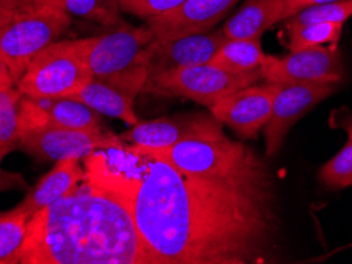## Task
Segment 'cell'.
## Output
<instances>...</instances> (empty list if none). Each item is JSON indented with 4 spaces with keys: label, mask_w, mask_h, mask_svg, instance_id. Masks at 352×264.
Here are the masks:
<instances>
[{
    "label": "cell",
    "mask_w": 352,
    "mask_h": 264,
    "mask_svg": "<svg viewBox=\"0 0 352 264\" xmlns=\"http://www.w3.org/2000/svg\"><path fill=\"white\" fill-rule=\"evenodd\" d=\"M126 201L149 264L276 263V182L254 152L224 174H183L131 144L85 158Z\"/></svg>",
    "instance_id": "obj_1"
},
{
    "label": "cell",
    "mask_w": 352,
    "mask_h": 264,
    "mask_svg": "<svg viewBox=\"0 0 352 264\" xmlns=\"http://www.w3.org/2000/svg\"><path fill=\"white\" fill-rule=\"evenodd\" d=\"M23 264H149L129 206L94 176L29 221Z\"/></svg>",
    "instance_id": "obj_2"
},
{
    "label": "cell",
    "mask_w": 352,
    "mask_h": 264,
    "mask_svg": "<svg viewBox=\"0 0 352 264\" xmlns=\"http://www.w3.org/2000/svg\"><path fill=\"white\" fill-rule=\"evenodd\" d=\"M72 19L64 10L35 0H24L0 18V56L14 84L40 51L62 40Z\"/></svg>",
    "instance_id": "obj_3"
},
{
    "label": "cell",
    "mask_w": 352,
    "mask_h": 264,
    "mask_svg": "<svg viewBox=\"0 0 352 264\" xmlns=\"http://www.w3.org/2000/svg\"><path fill=\"white\" fill-rule=\"evenodd\" d=\"M89 37L58 40L35 56L16 87L24 97H67L91 77L87 69Z\"/></svg>",
    "instance_id": "obj_4"
},
{
    "label": "cell",
    "mask_w": 352,
    "mask_h": 264,
    "mask_svg": "<svg viewBox=\"0 0 352 264\" xmlns=\"http://www.w3.org/2000/svg\"><path fill=\"white\" fill-rule=\"evenodd\" d=\"M153 157L172 165L183 174H224L241 167L256 151L241 141H234L226 133L190 138L164 149L140 147Z\"/></svg>",
    "instance_id": "obj_5"
},
{
    "label": "cell",
    "mask_w": 352,
    "mask_h": 264,
    "mask_svg": "<svg viewBox=\"0 0 352 264\" xmlns=\"http://www.w3.org/2000/svg\"><path fill=\"white\" fill-rule=\"evenodd\" d=\"M257 82L254 77L229 73L208 62L148 77L143 94L186 98L210 110L221 98Z\"/></svg>",
    "instance_id": "obj_6"
},
{
    "label": "cell",
    "mask_w": 352,
    "mask_h": 264,
    "mask_svg": "<svg viewBox=\"0 0 352 264\" xmlns=\"http://www.w3.org/2000/svg\"><path fill=\"white\" fill-rule=\"evenodd\" d=\"M119 134L103 130H75L53 125L34 127L19 134L18 147L41 162H59L65 158L82 160L102 149L121 147Z\"/></svg>",
    "instance_id": "obj_7"
},
{
    "label": "cell",
    "mask_w": 352,
    "mask_h": 264,
    "mask_svg": "<svg viewBox=\"0 0 352 264\" xmlns=\"http://www.w3.org/2000/svg\"><path fill=\"white\" fill-rule=\"evenodd\" d=\"M154 35L146 24L132 25L124 21L100 35L89 37L87 69L91 77H107L146 62V49Z\"/></svg>",
    "instance_id": "obj_8"
},
{
    "label": "cell",
    "mask_w": 352,
    "mask_h": 264,
    "mask_svg": "<svg viewBox=\"0 0 352 264\" xmlns=\"http://www.w3.org/2000/svg\"><path fill=\"white\" fill-rule=\"evenodd\" d=\"M146 80L148 69L138 64L113 76L89 77L67 97L85 103L100 116L115 117L129 125H135L140 117L133 110V103L143 92Z\"/></svg>",
    "instance_id": "obj_9"
},
{
    "label": "cell",
    "mask_w": 352,
    "mask_h": 264,
    "mask_svg": "<svg viewBox=\"0 0 352 264\" xmlns=\"http://www.w3.org/2000/svg\"><path fill=\"white\" fill-rule=\"evenodd\" d=\"M343 60L338 46H319L291 51L287 56H268L262 81L278 84H335L343 81Z\"/></svg>",
    "instance_id": "obj_10"
},
{
    "label": "cell",
    "mask_w": 352,
    "mask_h": 264,
    "mask_svg": "<svg viewBox=\"0 0 352 264\" xmlns=\"http://www.w3.org/2000/svg\"><path fill=\"white\" fill-rule=\"evenodd\" d=\"M251 84L221 98L210 112L243 139H256L270 121L274 97L283 84L267 82Z\"/></svg>",
    "instance_id": "obj_11"
},
{
    "label": "cell",
    "mask_w": 352,
    "mask_h": 264,
    "mask_svg": "<svg viewBox=\"0 0 352 264\" xmlns=\"http://www.w3.org/2000/svg\"><path fill=\"white\" fill-rule=\"evenodd\" d=\"M219 133H224L222 123L213 114L195 111L173 114L153 121H140L119 134V138L131 146L164 149L190 138L213 136Z\"/></svg>",
    "instance_id": "obj_12"
},
{
    "label": "cell",
    "mask_w": 352,
    "mask_h": 264,
    "mask_svg": "<svg viewBox=\"0 0 352 264\" xmlns=\"http://www.w3.org/2000/svg\"><path fill=\"white\" fill-rule=\"evenodd\" d=\"M335 91V84H283L274 97L270 121L263 128L267 158L281 152L295 123L316 105L327 100Z\"/></svg>",
    "instance_id": "obj_13"
},
{
    "label": "cell",
    "mask_w": 352,
    "mask_h": 264,
    "mask_svg": "<svg viewBox=\"0 0 352 264\" xmlns=\"http://www.w3.org/2000/svg\"><path fill=\"white\" fill-rule=\"evenodd\" d=\"M226 41L221 29L181 35L170 40H156L146 49L148 77L167 71L208 64Z\"/></svg>",
    "instance_id": "obj_14"
},
{
    "label": "cell",
    "mask_w": 352,
    "mask_h": 264,
    "mask_svg": "<svg viewBox=\"0 0 352 264\" xmlns=\"http://www.w3.org/2000/svg\"><path fill=\"white\" fill-rule=\"evenodd\" d=\"M53 125L75 130H103L100 114L85 103L69 97L30 98L21 100L19 134L34 127Z\"/></svg>",
    "instance_id": "obj_15"
},
{
    "label": "cell",
    "mask_w": 352,
    "mask_h": 264,
    "mask_svg": "<svg viewBox=\"0 0 352 264\" xmlns=\"http://www.w3.org/2000/svg\"><path fill=\"white\" fill-rule=\"evenodd\" d=\"M240 0H186L178 8L146 21L156 40L213 30L227 18Z\"/></svg>",
    "instance_id": "obj_16"
},
{
    "label": "cell",
    "mask_w": 352,
    "mask_h": 264,
    "mask_svg": "<svg viewBox=\"0 0 352 264\" xmlns=\"http://www.w3.org/2000/svg\"><path fill=\"white\" fill-rule=\"evenodd\" d=\"M85 178L86 171L80 165L78 158L59 160L18 206L32 219L41 209L48 208L56 201L72 193L75 189H78Z\"/></svg>",
    "instance_id": "obj_17"
},
{
    "label": "cell",
    "mask_w": 352,
    "mask_h": 264,
    "mask_svg": "<svg viewBox=\"0 0 352 264\" xmlns=\"http://www.w3.org/2000/svg\"><path fill=\"white\" fill-rule=\"evenodd\" d=\"M279 21H284V0H246L221 30L226 38L262 37Z\"/></svg>",
    "instance_id": "obj_18"
},
{
    "label": "cell",
    "mask_w": 352,
    "mask_h": 264,
    "mask_svg": "<svg viewBox=\"0 0 352 264\" xmlns=\"http://www.w3.org/2000/svg\"><path fill=\"white\" fill-rule=\"evenodd\" d=\"M268 54L262 49V37L252 38H226L217 53L210 60L229 73L250 76L262 81V69Z\"/></svg>",
    "instance_id": "obj_19"
},
{
    "label": "cell",
    "mask_w": 352,
    "mask_h": 264,
    "mask_svg": "<svg viewBox=\"0 0 352 264\" xmlns=\"http://www.w3.org/2000/svg\"><path fill=\"white\" fill-rule=\"evenodd\" d=\"M29 221V214H25L19 206L0 212V264L21 261Z\"/></svg>",
    "instance_id": "obj_20"
},
{
    "label": "cell",
    "mask_w": 352,
    "mask_h": 264,
    "mask_svg": "<svg viewBox=\"0 0 352 264\" xmlns=\"http://www.w3.org/2000/svg\"><path fill=\"white\" fill-rule=\"evenodd\" d=\"M287 48L291 51L311 49L319 46H338L343 24L333 23H286Z\"/></svg>",
    "instance_id": "obj_21"
},
{
    "label": "cell",
    "mask_w": 352,
    "mask_h": 264,
    "mask_svg": "<svg viewBox=\"0 0 352 264\" xmlns=\"http://www.w3.org/2000/svg\"><path fill=\"white\" fill-rule=\"evenodd\" d=\"M40 3L54 5L70 16L97 23L103 27L121 23V8L118 0H35Z\"/></svg>",
    "instance_id": "obj_22"
},
{
    "label": "cell",
    "mask_w": 352,
    "mask_h": 264,
    "mask_svg": "<svg viewBox=\"0 0 352 264\" xmlns=\"http://www.w3.org/2000/svg\"><path fill=\"white\" fill-rule=\"evenodd\" d=\"M23 94L14 82L0 86V151L12 152L19 144V116Z\"/></svg>",
    "instance_id": "obj_23"
},
{
    "label": "cell",
    "mask_w": 352,
    "mask_h": 264,
    "mask_svg": "<svg viewBox=\"0 0 352 264\" xmlns=\"http://www.w3.org/2000/svg\"><path fill=\"white\" fill-rule=\"evenodd\" d=\"M352 18V0H336V2L313 5L303 8L287 19L291 24L305 23H333L343 24Z\"/></svg>",
    "instance_id": "obj_24"
},
{
    "label": "cell",
    "mask_w": 352,
    "mask_h": 264,
    "mask_svg": "<svg viewBox=\"0 0 352 264\" xmlns=\"http://www.w3.org/2000/svg\"><path fill=\"white\" fill-rule=\"evenodd\" d=\"M319 180L330 190L352 187V139L320 168Z\"/></svg>",
    "instance_id": "obj_25"
},
{
    "label": "cell",
    "mask_w": 352,
    "mask_h": 264,
    "mask_svg": "<svg viewBox=\"0 0 352 264\" xmlns=\"http://www.w3.org/2000/svg\"><path fill=\"white\" fill-rule=\"evenodd\" d=\"M184 2L186 0H118L122 13L143 19L144 23L172 12Z\"/></svg>",
    "instance_id": "obj_26"
},
{
    "label": "cell",
    "mask_w": 352,
    "mask_h": 264,
    "mask_svg": "<svg viewBox=\"0 0 352 264\" xmlns=\"http://www.w3.org/2000/svg\"><path fill=\"white\" fill-rule=\"evenodd\" d=\"M7 152L0 151V193L2 191H8V190H21L25 189V180L23 176H19L18 173H10V171H5L2 168V160Z\"/></svg>",
    "instance_id": "obj_27"
},
{
    "label": "cell",
    "mask_w": 352,
    "mask_h": 264,
    "mask_svg": "<svg viewBox=\"0 0 352 264\" xmlns=\"http://www.w3.org/2000/svg\"><path fill=\"white\" fill-rule=\"evenodd\" d=\"M329 125L332 128H340L348 133L349 139H352V112L348 108H338V110L332 112L329 119Z\"/></svg>",
    "instance_id": "obj_28"
},
{
    "label": "cell",
    "mask_w": 352,
    "mask_h": 264,
    "mask_svg": "<svg viewBox=\"0 0 352 264\" xmlns=\"http://www.w3.org/2000/svg\"><path fill=\"white\" fill-rule=\"evenodd\" d=\"M329 2H336V0H284V21L294 16L295 13L302 12L303 8Z\"/></svg>",
    "instance_id": "obj_29"
},
{
    "label": "cell",
    "mask_w": 352,
    "mask_h": 264,
    "mask_svg": "<svg viewBox=\"0 0 352 264\" xmlns=\"http://www.w3.org/2000/svg\"><path fill=\"white\" fill-rule=\"evenodd\" d=\"M12 82H14V81L12 80V76H10V71L7 69V65H5L2 56H0V86L12 84Z\"/></svg>",
    "instance_id": "obj_30"
},
{
    "label": "cell",
    "mask_w": 352,
    "mask_h": 264,
    "mask_svg": "<svg viewBox=\"0 0 352 264\" xmlns=\"http://www.w3.org/2000/svg\"><path fill=\"white\" fill-rule=\"evenodd\" d=\"M24 0H0V16H3L5 13H8L10 10L16 8L19 3H23Z\"/></svg>",
    "instance_id": "obj_31"
},
{
    "label": "cell",
    "mask_w": 352,
    "mask_h": 264,
    "mask_svg": "<svg viewBox=\"0 0 352 264\" xmlns=\"http://www.w3.org/2000/svg\"><path fill=\"white\" fill-rule=\"evenodd\" d=\"M10 12H12V10H10ZM0 18H2V16H0Z\"/></svg>",
    "instance_id": "obj_32"
}]
</instances>
